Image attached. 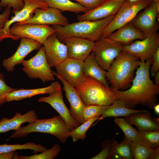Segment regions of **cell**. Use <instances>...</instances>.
Segmentation results:
<instances>
[{
	"instance_id": "6da1fadb",
	"label": "cell",
	"mask_w": 159,
	"mask_h": 159,
	"mask_svg": "<svg viewBox=\"0 0 159 159\" xmlns=\"http://www.w3.org/2000/svg\"><path fill=\"white\" fill-rule=\"evenodd\" d=\"M140 61L131 87L125 90H114L117 100L127 108L133 109L141 105L153 108L159 93V85H156L150 77L153 58L146 61Z\"/></svg>"
},
{
	"instance_id": "7a4b0ae2",
	"label": "cell",
	"mask_w": 159,
	"mask_h": 159,
	"mask_svg": "<svg viewBox=\"0 0 159 159\" xmlns=\"http://www.w3.org/2000/svg\"><path fill=\"white\" fill-rule=\"evenodd\" d=\"M139 59L123 50L107 71L106 78L112 89L122 90L132 81L135 70L139 65Z\"/></svg>"
},
{
	"instance_id": "3957f363",
	"label": "cell",
	"mask_w": 159,
	"mask_h": 159,
	"mask_svg": "<svg viewBox=\"0 0 159 159\" xmlns=\"http://www.w3.org/2000/svg\"><path fill=\"white\" fill-rule=\"evenodd\" d=\"M114 16L102 20L82 21L68 24L63 26H52L58 39L76 37L86 39L95 42L101 37L104 30L113 19Z\"/></svg>"
},
{
	"instance_id": "277c9868",
	"label": "cell",
	"mask_w": 159,
	"mask_h": 159,
	"mask_svg": "<svg viewBox=\"0 0 159 159\" xmlns=\"http://www.w3.org/2000/svg\"><path fill=\"white\" fill-rule=\"evenodd\" d=\"M33 132L48 134L57 138L62 144L70 137V131L65 121L59 115L46 119L36 120L28 125L21 127L13 132L10 138L26 137Z\"/></svg>"
},
{
	"instance_id": "5b68a950",
	"label": "cell",
	"mask_w": 159,
	"mask_h": 159,
	"mask_svg": "<svg viewBox=\"0 0 159 159\" xmlns=\"http://www.w3.org/2000/svg\"><path fill=\"white\" fill-rule=\"evenodd\" d=\"M75 88L86 105H108L117 100L114 89L106 87L89 77L85 76L83 81Z\"/></svg>"
},
{
	"instance_id": "8992f818",
	"label": "cell",
	"mask_w": 159,
	"mask_h": 159,
	"mask_svg": "<svg viewBox=\"0 0 159 159\" xmlns=\"http://www.w3.org/2000/svg\"><path fill=\"white\" fill-rule=\"evenodd\" d=\"M151 1L139 0L132 1L124 0L112 20L104 30L101 37H107L113 32L131 22Z\"/></svg>"
},
{
	"instance_id": "52a82bcc",
	"label": "cell",
	"mask_w": 159,
	"mask_h": 159,
	"mask_svg": "<svg viewBox=\"0 0 159 159\" xmlns=\"http://www.w3.org/2000/svg\"><path fill=\"white\" fill-rule=\"evenodd\" d=\"M22 64L23 71L29 78H38L44 83L54 80V75L47 61L43 46L35 55L28 60H24Z\"/></svg>"
},
{
	"instance_id": "ba28073f",
	"label": "cell",
	"mask_w": 159,
	"mask_h": 159,
	"mask_svg": "<svg viewBox=\"0 0 159 159\" xmlns=\"http://www.w3.org/2000/svg\"><path fill=\"white\" fill-rule=\"evenodd\" d=\"M122 46L108 37H101L95 42L92 52L98 65L104 70L107 71L123 50Z\"/></svg>"
},
{
	"instance_id": "9c48e42d",
	"label": "cell",
	"mask_w": 159,
	"mask_h": 159,
	"mask_svg": "<svg viewBox=\"0 0 159 159\" xmlns=\"http://www.w3.org/2000/svg\"><path fill=\"white\" fill-rule=\"evenodd\" d=\"M24 3L23 8L19 11H13L14 14L10 19L5 23L3 28L0 31V42L7 38L17 40L16 38L10 33V26L13 23L25 21L33 16L34 11L37 8L45 9L49 7L41 0H22Z\"/></svg>"
},
{
	"instance_id": "30bf717a",
	"label": "cell",
	"mask_w": 159,
	"mask_h": 159,
	"mask_svg": "<svg viewBox=\"0 0 159 159\" xmlns=\"http://www.w3.org/2000/svg\"><path fill=\"white\" fill-rule=\"evenodd\" d=\"M9 31L17 40L25 37L38 41L43 44L47 39L55 32L52 26L35 24H19L15 23Z\"/></svg>"
},
{
	"instance_id": "8fae6325",
	"label": "cell",
	"mask_w": 159,
	"mask_h": 159,
	"mask_svg": "<svg viewBox=\"0 0 159 159\" xmlns=\"http://www.w3.org/2000/svg\"><path fill=\"white\" fill-rule=\"evenodd\" d=\"M131 22L147 37L157 32L158 29L156 19L159 12V2L152 1Z\"/></svg>"
},
{
	"instance_id": "7c38bea8",
	"label": "cell",
	"mask_w": 159,
	"mask_h": 159,
	"mask_svg": "<svg viewBox=\"0 0 159 159\" xmlns=\"http://www.w3.org/2000/svg\"><path fill=\"white\" fill-rule=\"evenodd\" d=\"M158 47L159 34L157 32L143 39L136 40L122 46L123 50L143 61L152 59Z\"/></svg>"
},
{
	"instance_id": "4fadbf2b",
	"label": "cell",
	"mask_w": 159,
	"mask_h": 159,
	"mask_svg": "<svg viewBox=\"0 0 159 159\" xmlns=\"http://www.w3.org/2000/svg\"><path fill=\"white\" fill-rule=\"evenodd\" d=\"M84 61L68 57L56 66V73L76 88L83 81Z\"/></svg>"
},
{
	"instance_id": "5bb4252c",
	"label": "cell",
	"mask_w": 159,
	"mask_h": 159,
	"mask_svg": "<svg viewBox=\"0 0 159 159\" xmlns=\"http://www.w3.org/2000/svg\"><path fill=\"white\" fill-rule=\"evenodd\" d=\"M34 15L28 19L17 24H35L46 25L65 26L69 23L67 18L64 16L62 11L52 7H49L45 9H36Z\"/></svg>"
},
{
	"instance_id": "9a60e30c",
	"label": "cell",
	"mask_w": 159,
	"mask_h": 159,
	"mask_svg": "<svg viewBox=\"0 0 159 159\" xmlns=\"http://www.w3.org/2000/svg\"><path fill=\"white\" fill-rule=\"evenodd\" d=\"M42 45L51 68L55 67L68 57L66 45L58 39L55 33L50 35Z\"/></svg>"
},
{
	"instance_id": "2e32d148",
	"label": "cell",
	"mask_w": 159,
	"mask_h": 159,
	"mask_svg": "<svg viewBox=\"0 0 159 159\" xmlns=\"http://www.w3.org/2000/svg\"><path fill=\"white\" fill-rule=\"evenodd\" d=\"M54 76L61 81L65 97L68 101L71 114L74 119L80 125L82 124L83 113L86 105L75 88L68 83L56 72L52 71Z\"/></svg>"
},
{
	"instance_id": "e0dca14e",
	"label": "cell",
	"mask_w": 159,
	"mask_h": 159,
	"mask_svg": "<svg viewBox=\"0 0 159 159\" xmlns=\"http://www.w3.org/2000/svg\"><path fill=\"white\" fill-rule=\"evenodd\" d=\"M124 0H105L95 8L84 14L78 15L80 21H98L114 16Z\"/></svg>"
},
{
	"instance_id": "ac0fdd59",
	"label": "cell",
	"mask_w": 159,
	"mask_h": 159,
	"mask_svg": "<svg viewBox=\"0 0 159 159\" xmlns=\"http://www.w3.org/2000/svg\"><path fill=\"white\" fill-rule=\"evenodd\" d=\"M20 39V44L15 53L3 61L2 65L8 71H13L14 67L22 63L28 54L34 50L39 49L42 45L41 43L32 39L25 37Z\"/></svg>"
},
{
	"instance_id": "d6986e66",
	"label": "cell",
	"mask_w": 159,
	"mask_h": 159,
	"mask_svg": "<svg viewBox=\"0 0 159 159\" xmlns=\"http://www.w3.org/2000/svg\"><path fill=\"white\" fill-rule=\"evenodd\" d=\"M38 101L50 105L63 119L70 131L80 125L73 117L64 103L62 89L49 94L48 96L40 98Z\"/></svg>"
},
{
	"instance_id": "ffe728a7",
	"label": "cell",
	"mask_w": 159,
	"mask_h": 159,
	"mask_svg": "<svg viewBox=\"0 0 159 159\" xmlns=\"http://www.w3.org/2000/svg\"><path fill=\"white\" fill-rule=\"evenodd\" d=\"M67 46L68 57L84 61L93 51L95 42L76 37H69L60 40Z\"/></svg>"
},
{
	"instance_id": "44dd1931",
	"label": "cell",
	"mask_w": 159,
	"mask_h": 159,
	"mask_svg": "<svg viewBox=\"0 0 159 159\" xmlns=\"http://www.w3.org/2000/svg\"><path fill=\"white\" fill-rule=\"evenodd\" d=\"M146 36L130 22L111 34L107 37L122 45L129 44L136 40H142Z\"/></svg>"
},
{
	"instance_id": "7402d4cb",
	"label": "cell",
	"mask_w": 159,
	"mask_h": 159,
	"mask_svg": "<svg viewBox=\"0 0 159 159\" xmlns=\"http://www.w3.org/2000/svg\"><path fill=\"white\" fill-rule=\"evenodd\" d=\"M61 89L60 85L57 81L52 82L48 86L42 88L31 89H17L7 94L5 100L6 102L19 101L37 95L49 94Z\"/></svg>"
},
{
	"instance_id": "603a6c76",
	"label": "cell",
	"mask_w": 159,
	"mask_h": 159,
	"mask_svg": "<svg viewBox=\"0 0 159 159\" xmlns=\"http://www.w3.org/2000/svg\"><path fill=\"white\" fill-rule=\"evenodd\" d=\"M38 119L35 111H29L23 115L17 112L11 118H3L0 121V133H6L11 130H16L25 123L31 124Z\"/></svg>"
},
{
	"instance_id": "cb8c5ba5",
	"label": "cell",
	"mask_w": 159,
	"mask_h": 159,
	"mask_svg": "<svg viewBox=\"0 0 159 159\" xmlns=\"http://www.w3.org/2000/svg\"><path fill=\"white\" fill-rule=\"evenodd\" d=\"M132 125L138 130H159V119L153 117L148 111L132 114L125 117Z\"/></svg>"
},
{
	"instance_id": "d4e9b609",
	"label": "cell",
	"mask_w": 159,
	"mask_h": 159,
	"mask_svg": "<svg viewBox=\"0 0 159 159\" xmlns=\"http://www.w3.org/2000/svg\"><path fill=\"white\" fill-rule=\"evenodd\" d=\"M83 72L85 76L95 80L107 88H111L106 78L107 71L98 65L93 52L84 61Z\"/></svg>"
},
{
	"instance_id": "484cf974",
	"label": "cell",
	"mask_w": 159,
	"mask_h": 159,
	"mask_svg": "<svg viewBox=\"0 0 159 159\" xmlns=\"http://www.w3.org/2000/svg\"><path fill=\"white\" fill-rule=\"evenodd\" d=\"M147 111L146 110H137L127 108L123 103L117 100L112 104L107 105L100 117L102 119L109 117H125L132 114Z\"/></svg>"
},
{
	"instance_id": "4316f807",
	"label": "cell",
	"mask_w": 159,
	"mask_h": 159,
	"mask_svg": "<svg viewBox=\"0 0 159 159\" xmlns=\"http://www.w3.org/2000/svg\"><path fill=\"white\" fill-rule=\"evenodd\" d=\"M131 141L125 138L120 143L112 141L108 159H132L130 149Z\"/></svg>"
},
{
	"instance_id": "83f0119b",
	"label": "cell",
	"mask_w": 159,
	"mask_h": 159,
	"mask_svg": "<svg viewBox=\"0 0 159 159\" xmlns=\"http://www.w3.org/2000/svg\"><path fill=\"white\" fill-rule=\"evenodd\" d=\"M49 7L57 9L62 11H68L78 13L87 12L89 10L77 2L70 0H43Z\"/></svg>"
},
{
	"instance_id": "f1b7e54d",
	"label": "cell",
	"mask_w": 159,
	"mask_h": 159,
	"mask_svg": "<svg viewBox=\"0 0 159 159\" xmlns=\"http://www.w3.org/2000/svg\"><path fill=\"white\" fill-rule=\"evenodd\" d=\"M114 120L123 132L125 138L131 141L139 142L147 145L138 131L125 118L115 117Z\"/></svg>"
},
{
	"instance_id": "f546056e",
	"label": "cell",
	"mask_w": 159,
	"mask_h": 159,
	"mask_svg": "<svg viewBox=\"0 0 159 159\" xmlns=\"http://www.w3.org/2000/svg\"><path fill=\"white\" fill-rule=\"evenodd\" d=\"M44 146L37 144L32 142H27L26 143L14 144H4L0 145V154L16 151L18 150L29 149L33 150V152L36 154L39 152H42L46 149Z\"/></svg>"
},
{
	"instance_id": "4dcf8cb0",
	"label": "cell",
	"mask_w": 159,
	"mask_h": 159,
	"mask_svg": "<svg viewBox=\"0 0 159 159\" xmlns=\"http://www.w3.org/2000/svg\"><path fill=\"white\" fill-rule=\"evenodd\" d=\"M102 119L100 116L93 117L84 122L70 131V137L74 142L79 140H84L86 137V132L92 125L96 121Z\"/></svg>"
},
{
	"instance_id": "1f68e13d",
	"label": "cell",
	"mask_w": 159,
	"mask_h": 159,
	"mask_svg": "<svg viewBox=\"0 0 159 159\" xmlns=\"http://www.w3.org/2000/svg\"><path fill=\"white\" fill-rule=\"evenodd\" d=\"M130 149L133 159H149L154 148L140 142L131 141Z\"/></svg>"
},
{
	"instance_id": "d6a6232c",
	"label": "cell",
	"mask_w": 159,
	"mask_h": 159,
	"mask_svg": "<svg viewBox=\"0 0 159 159\" xmlns=\"http://www.w3.org/2000/svg\"><path fill=\"white\" fill-rule=\"evenodd\" d=\"M61 149L59 145L55 144L50 148L46 149L39 154L30 156H19L20 159H53L56 158L61 152Z\"/></svg>"
},
{
	"instance_id": "836d02e7",
	"label": "cell",
	"mask_w": 159,
	"mask_h": 159,
	"mask_svg": "<svg viewBox=\"0 0 159 159\" xmlns=\"http://www.w3.org/2000/svg\"><path fill=\"white\" fill-rule=\"evenodd\" d=\"M140 134L147 145L155 148L159 145V130H138Z\"/></svg>"
},
{
	"instance_id": "e575fe53",
	"label": "cell",
	"mask_w": 159,
	"mask_h": 159,
	"mask_svg": "<svg viewBox=\"0 0 159 159\" xmlns=\"http://www.w3.org/2000/svg\"><path fill=\"white\" fill-rule=\"evenodd\" d=\"M107 106L92 105H86L83 112L82 123L89 119L100 116Z\"/></svg>"
},
{
	"instance_id": "d590c367",
	"label": "cell",
	"mask_w": 159,
	"mask_h": 159,
	"mask_svg": "<svg viewBox=\"0 0 159 159\" xmlns=\"http://www.w3.org/2000/svg\"><path fill=\"white\" fill-rule=\"evenodd\" d=\"M16 89L7 85L3 74L0 72V107L6 102L5 97L7 94Z\"/></svg>"
},
{
	"instance_id": "8d00e7d4",
	"label": "cell",
	"mask_w": 159,
	"mask_h": 159,
	"mask_svg": "<svg viewBox=\"0 0 159 159\" xmlns=\"http://www.w3.org/2000/svg\"><path fill=\"white\" fill-rule=\"evenodd\" d=\"M24 4L22 0H1L0 6L12 8L13 11H19L23 7Z\"/></svg>"
},
{
	"instance_id": "74e56055",
	"label": "cell",
	"mask_w": 159,
	"mask_h": 159,
	"mask_svg": "<svg viewBox=\"0 0 159 159\" xmlns=\"http://www.w3.org/2000/svg\"><path fill=\"white\" fill-rule=\"evenodd\" d=\"M112 141L106 140L102 144V150L97 155L91 158V159H108Z\"/></svg>"
},
{
	"instance_id": "f35d334b",
	"label": "cell",
	"mask_w": 159,
	"mask_h": 159,
	"mask_svg": "<svg viewBox=\"0 0 159 159\" xmlns=\"http://www.w3.org/2000/svg\"><path fill=\"white\" fill-rule=\"evenodd\" d=\"M89 10L92 9L100 5L105 0H73Z\"/></svg>"
},
{
	"instance_id": "ab89813d",
	"label": "cell",
	"mask_w": 159,
	"mask_h": 159,
	"mask_svg": "<svg viewBox=\"0 0 159 159\" xmlns=\"http://www.w3.org/2000/svg\"><path fill=\"white\" fill-rule=\"evenodd\" d=\"M153 64L150 73L153 77L159 71V47L154 53L153 57Z\"/></svg>"
},
{
	"instance_id": "60d3db41",
	"label": "cell",
	"mask_w": 159,
	"mask_h": 159,
	"mask_svg": "<svg viewBox=\"0 0 159 159\" xmlns=\"http://www.w3.org/2000/svg\"><path fill=\"white\" fill-rule=\"evenodd\" d=\"M1 7L0 6V11ZM11 8L6 7L3 12L0 14V31L3 28L5 22L9 19L11 13Z\"/></svg>"
},
{
	"instance_id": "b9f144b4",
	"label": "cell",
	"mask_w": 159,
	"mask_h": 159,
	"mask_svg": "<svg viewBox=\"0 0 159 159\" xmlns=\"http://www.w3.org/2000/svg\"><path fill=\"white\" fill-rule=\"evenodd\" d=\"M159 147L154 149V150L150 156L149 159H159Z\"/></svg>"
},
{
	"instance_id": "7bdbcfd3",
	"label": "cell",
	"mask_w": 159,
	"mask_h": 159,
	"mask_svg": "<svg viewBox=\"0 0 159 159\" xmlns=\"http://www.w3.org/2000/svg\"><path fill=\"white\" fill-rule=\"evenodd\" d=\"M155 79V84L159 85V71L158 72L153 76Z\"/></svg>"
},
{
	"instance_id": "ee69618b",
	"label": "cell",
	"mask_w": 159,
	"mask_h": 159,
	"mask_svg": "<svg viewBox=\"0 0 159 159\" xmlns=\"http://www.w3.org/2000/svg\"><path fill=\"white\" fill-rule=\"evenodd\" d=\"M155 112L157 115L159 114V104H155L153 108Z\"/></svg>"
},
{
	"instance_id": "f6af8a7d",
	"label": "cell",
	"mask_w": 159,
	"mask_h": 159,
	"mask_svg": "<svg viewBox=\"0 0 159 159\" xmlns=\"http://www.w3.org/2000/svg\"><path fill=\"white\" fill-rule=\"evenodd\" d=\"M128 0V1H138L139 0ZM151 0L152 1L157 2H159V0Z\"/></svg>"
},
{
	"instance_id": "bcb514c9",
	"label": "cell",
	"mask_w": 159,
	"mask_h": 159,
	"mask_svg": "<svg viewBox=\"0 0 159 159\" xmlns=\"http://www.w3.org/2000/svg\"><path fill=\"white\" fill-rule=\"evenodd\" d=\"M42 0V1H43V0Z\"/></svg>"
}]
</instances>
